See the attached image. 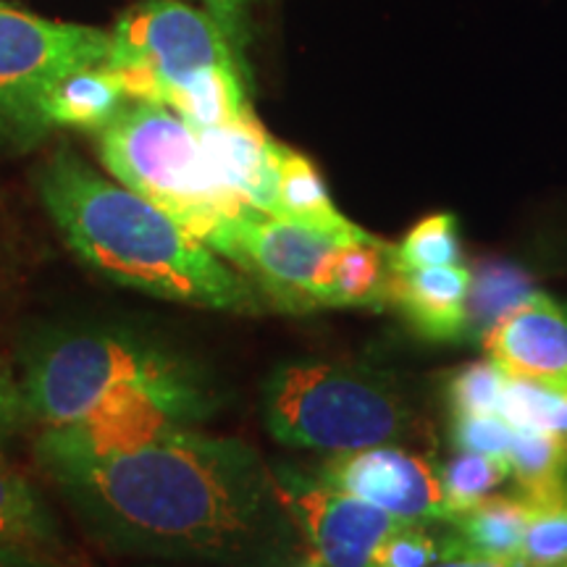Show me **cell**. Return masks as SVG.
Wrapping results in <instances>:
<instances>
[{"label": "cell", "mask_w": 567, "mask_h": 567, "mask_svg": "<svg viewBox=\"0 0 567 567\" xmlns=\"http://www.w3.org/2000/svg\"><path fill=\"white\" fill-rule=\"evenodd\" d=\"M38 463L90 542L111 555L266 567L302 536L264 457L197 425L111 444L42 429Z\"/></svg>", "instance_id": "cell-1"}, {"label": "cell", "mask_w": 567, "mask_h": 567, "mask_svg": "<svg viewBox=\"0 0 567 567\" xmlns=\"http://www.w3.org/2000/svg\"><path fill=\"white\" fill-rule=\"evenodd\" d=\"M21 386L34 423L90 444L197 425L218 405L187 352L134 326L48 331L27 347Z\"/></svg>", "instance_id": "cell-2"}, {"label": "cell", "mask_w": 567, "mask_h": 567, "mask_svg": "<svg viewBox=\"0 0 567 567\" xmlns=\"http://www.w3.org/2000/svg\"><path fill=\"white\" fill-rule=\"evenodd\" d=\"M38 195L69 250L118 287L221 313L264 310V297L243 271L69 147L40 166Z\"/></svg>", "instance_id": "cell-3"}, {"label": "cell", "mask_w": 567, "mask_h": 567, "mask_svg": "<svg viewBox=\"0 0 567 567\" xmlns=\"http://www.w3.org/2000/svg\"><path fill=\"white\" fill-rule=\"evenodd\" d=\"M103 66L130 101L168 105L195 130L252 113L224 30L179 0L132 6L113 27Z\"/></svg>", "instance_id": "cell-4"}, {"label": "cell", "mask_w": 567, "mask_h": 567, "mask_svg": "<svg viewBox=\"0 0 567 567\" xmlns=\"http://www.w3.org/2000/svg\"><path fill=\"white\" fill-rule=\"evenodd\" d=\"M264 415L281 444L329 455L396 444L417 429L392 375L344 360H295L276 368L264 384Z\"/></svg>", "instance_id": "cell-5"}, {"label": "cell", "mask_w": 567, "mask_h": 567, "mask_svg": "<svg viewBox=\"0 0 567 567\" xmlns=\"http://www.w3.org/2000/svg\"><path fill=\"white\" fill-rule=\"evenodd\" d=\"M97 134V153L113 179L210 247L218 229L250 205L213 174L200 134L168 105L130 101Z\"/></svg>", "instance_id": "cell-6"}, {"label": "cell", "mask_w": 567, "mask_h": 567, "mask_svg": "<svg viewBox=\"0 0 567 567\" xmlns=\"http://www.w3.org/2000/svg\"><path fill=\"white\" fill-rule=\"evenodd\" d=\"M111 32L0 3V151H34L51 134V95L66 76L103 66Z\"/></svg>", "instance_id": "cell-7"}, {"label": "cell", "mask_w": 567, "mask_h": 567, "mask_svg": "<svg viewBox=\"0 0 567 567\" xmlns=\"http://www.w3.org/2000/svg\"><path fill=\"white\" fill-rule=\"evenodd\" d=\"M347 243L358 239L245 208L218 229L210 247L258 284L276 308L308 313L316 308H334L331 284L339 250Z\"/></svg>", "instance_id": "cell-8"}, {"label": "cell", "mask_w": 567, "mask_h": 567, "mask_svg": "<svg viewBox=\"0 0 567 567\" xmlns=\"http://www.w3.org/2000/svg\"><path fill=\"white\" fill-rule=\"evenodd\" d=\"M276 478L284 505L323 567H371L381 542L408 523L318 476L276 471Z\"/></svg>", "instance_id": "cell-9"}, {"label": "cell", "mask_w": 567, "mask_h": 567, "mask_svg": "<svg viewBox=\"0 0 567 567\" xmlns=\"http://www.w3.org/2000/svg\"><path fill=\"white\" fill-rule=\"evenodd\" d=\"M323 484L408 523H450L439 467L394 444L331 455L316 473Z\"/></svg>", "instance_id": "cell-10"}, {"label": "cell", "mask_w": 567, "mask_h": 567, "mask_svg": "<svg viewBox=\"0 0 567 567\" xmlns=\"http://www.w3.org/2000/svg\"><path fill=\"white\" fill-rule=\"evenodd\" d=\"M481 347L507 375L567 386V308L547 295L517 305Z\"/></svg>", "instance_id": "cell-11"}, {"label": "cell", "mask_w": 567, "mask_h": 567, "mask_svg": "<svg viewBox=\"0 0 567 567\" xmlns=\"http://www.w3.org/2000/svg\"><path fill=\"white\" fill-rule=\"evenodd\" d=\"M197 134L218 182L239 203L271 216L284 155L281 142L268 137L252 113L237 122L197 130Z\"/></svg>", "instance_id": "cell-12"}, {"label": "cell", "mask_w": 567, "mask_h": 567, "mask_svg": "<svg viewBox=\"0 0 567 567\" xmlns=\"http://www.w3.org/2000/svg\"><path fill=\"white\" fill-rule=\"evenodd\" d=\"M471 271L463 266L394 268L389 264V305L429 342H463Z\"/></svg>", "instance_id": "cell-13"}, {"label": "cell", "mask_w": 567, "mask_h": 567, "mask_svg": "<svg viewBox=\"0 0 567 567\" xmlns=\"http://www.w3.org/2000/svg\"><path fill=\"white\" fill-rule=\"evenodd\" d=\"M530 515L534 507L520 492L484 496L446 523L452 536V557L478 555L515 563L520 557Z\"/></svg>", "instance_id": "cell-14"}, {"label": "cell", "mask_w": 567, "mask_h": 567, "mask_svg": "<svg viewBox=\"0 0 567 567\" xmlns=\"http://www.w3.org/2000/svg\"><path fill=\"white\" fill-rule=\"evenodd\" d=\"M0 544L71 555L59 517L45 496L0 452Z\"/></svg>", "instance_id": "cell-15"}, {"label": "cell", "mask_w": 567, "mask_h": 567, "mask_svg": "<svg viewBox=\"0 0 567 567\" xmlns=\"http://www.w3.org/2000/svg\"><path fill=\"white\" fill-rule=\"evenodd\" d=\"M271 216L313 226V229H323L344 239L373 237V234L347 221L342 213L337 210V205L331 203L329 193H326V184L321 174L316 172L313 163L305 158V155L289 151V147H284L281 155L279 187H276V203Z\"/></svg>", "instance_id": "cell-16"}, {"label": "cell", "mask_w": 567, "mask_h": 567, "mask_svg": "<svg viewBox=\"0 0 567 567\" xmlns=\"http://www.w3.org/2000/svg\"><path fill=\"white\" fill-rule=\"evenodd\" d=\"M130 101L116 76L105 66L82 69L63 80L51 95L53 126L101 132Z\"/></svg>", "instance_id": "cell-17"}, {"label": "cell", "mask_w": 567, "mask_h": 567, "mask_svg": "<svg viewBox=\"0 0 567 567\" xmlns=\"http://www.w3.org/2000/svg\"><path fill=\"white\" fill-rule=\"evenodd\" d=\"M528 274L509 264H484L471 274V289L465 300L463 342L484 344L486 337L534 295Z\"/></svg>", "instance_id": "cell-18"}, {"label": "cell", "mask_w": 567, "mask_h": 567, "mask_svg": "<svg viewBox=\"0 0 567 567\" xmlns=\"http://www.w3.org/2000/svg\"><path fill=\"white\" fill-rule=\"evenodd\" d=\"M389 250L379 237L347 243L334 268V308H389Z\"/></svg>", "instance_id": "cell-19"}, {"label": "cell", "mask_w": 567, "mask_h": 567, "mask_svg": "<svg viewBox=\"0 0 567 567\" xmlns=\"http://www.w3.org/2000/svg\"><path fill=\"white\" fill-rule=\"evenodd\" d=\"M523 496H528L534 515L513 567H567V478L549 492Z\"/></svg>", "instance_id": "cell-20"}, {"label": "cell", "mask_w": 567, "mask_h": 567, "mask_svg": "<svg viewBox=\"0 0 567 567\" xmlns=\"http://www.w3.org/2000/svg\"><path fill=\"white\" fill-rule=\"evenodd\" d=\"M507 460L517 492L544 494L567 478V436L538 429H515Z\"/></svg>", "instance_id": "cell-21"}, {"label": "cell", "mask_w": 567, "mask_h": 567, "mask_svg": "<svg viewBox=\"0 0 567 567\" xmlns=\"http://www.w3.org/2000/svg\"><path fill=\"white\" fill-rule=\"evenodd\" d=\"M499 413L515 429H538L567 436V386L507 375Z\"/></svg>", "instance_id": "cell-22"}, {"label": "cell", "mask_w": 567, "mask_h": 567, "mask_svg": "<svg viewBox=\"0 0 567 567\" xmlns=\"http://www.w3.org/2000/svg\"><path fill=\"white\" fill-rule=\"evenodd\" d=\"M507 476H513L507 457L481 455V452H460V455L446 460L444 467H439V478H442L452 517L460 509L476 505L478 499L492 494Z\"/></svg>", "instance_id": "cell-23"}, {"label": "cell", "mask_w": 567, "mask_h": 567, "mask_svg": "<svg viewBox=\"0 0 567 567\" xmlns=\"http://www.w3.org/2000/svg\"><path fill=\"white\" fill-rule=\"evenodd\" d=\"M389 264L394 268H431V266H457L460 264V239L457 221L450 213L423 218L415 224L400 247L392 245Z\"/></svg>", "instance_id": "cell-24"}, {"label": "cell", "mask_w": 567, "mask_h": 567, "mask_svg": "<svg viewBox=\"0 0 567 567\" xmlns=\"http://www.w3.org/2000/svg\"><path fill=\"white\" fill-rule=\"evenodd\" d=\"M505 381L507 373L492 358L460 368L446 384V402H450L452 417L499 413Z\"/></svg>", "instance_id": "cell-25"}, {"label": "cell", "mask_w": 567, "mask_h": 567, "mask_svg": "<svg viewBox=\"0 0 567 567\" xmlns=\"http://www.w3.org/2000/svg\"><path fill=\"white\" fill-rule=\"evenodd\" d=\"M452 557V536H436L425 523H405L375 549L371 567H431Z\"/></svg>", "instance_id": "cell-26"}, {"label": "cell", "mask_w": 567, "mask_h": 567, "mask_svg": "<svg viewBox=\"0 0 567 567\" xmlns=\"http://www.w3.org/2000/svg\"><path fill=\"white\" fill-rule=\"evenodd\" d=\"M515 439V425L502 413L488 415H455L452 417V442L460 452L507 457Z\"/></svg>", "instance_id": "cell-27"}, {"label": "cell", "mask_w": 567, "mask_h": 567, "mask_svg": "<svg viewBox=\"0 0 567 567\" xmlns=\"http://www.w3.org/2000/svg\"><path fill=\"white\" fill-rule=\"evenodd\" d=\"M30 425H34V417L21 379H17L6 365H0V452L13 439L24 434Z\"/></svg>", "instance_id": "cell-28"}, {"label": "cell", "mask_w": 567, "mask_h": 567, "mask_svg": "<svg viewBox=\"0 0 567 567\" xmlns=\"http://www.w3.org/2000/svg\"><path fill=\"white\" fill-rule=\"evenodd\" d=\"M0 567H87L74 555H51V551H32L0 544Z\"/></svg>", "instance_id": "cell-29"}, {"label": "cell", "mask_w": 567, "mask_h": 567, "mask_svg": "<svg viewBox=\"0 0 567 567\" xmlns=\"http://www.w3.org/2000/svg\"><path fill=\"white\" fill-rule=\"evenodd\" d=\"M431 567H513V563L505 559H492V557H478V555H460V557H446L442 563Z\"/></svg>", "instance_id": "cell-30"}, {"label": "cell", "mask_w": 567, "mask_h": 567, "mask_svg": "<svg viewBox=\"0 0 567 567\" xmlns=\"http://www.w3.org/2000/svg\"><path fill=\"white\" fill-rule=\"evenodd\" d=\"M208 3L213 6V11H216L218 17H229V13L237 9V6L243 3V0H208Z\"/></svg>", "instance_id": "cell-31"}, {"label": "cell", "mask_w": 567, "mask_h": 567, "mask_svg": "<svg viewBox=\"0 0 567 567\" xmlns=\"http://www.w3.org/2000/svg\"><path fill=\"white\" fill-rule=\"evenodd\" d=\"M295 567H323V565L318 563V559H316L313 555H310L308 559H302V563H300V565H295Z\"/></svg>", "instance_id": "cell-32"}]
</instances>
